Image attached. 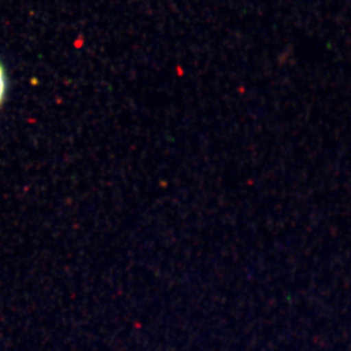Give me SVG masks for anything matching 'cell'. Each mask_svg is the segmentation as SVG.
<instances>
[{
  "label": "cell",
  "instance_id": "obj_1",
  "mask_svg": "<svg viewBox=\"0 0 351 351\" xmlns=\"http://www.w3.org/2000/svg\"><path fill=\"white\" fill-rule=\"evenodd\" d=\"M6 84V74H5L3 65L0 63V106L3 105V100H5Z\"/></svg>",
  "mask_w": 351,
  "mask_h": 351
}]
</instances>
